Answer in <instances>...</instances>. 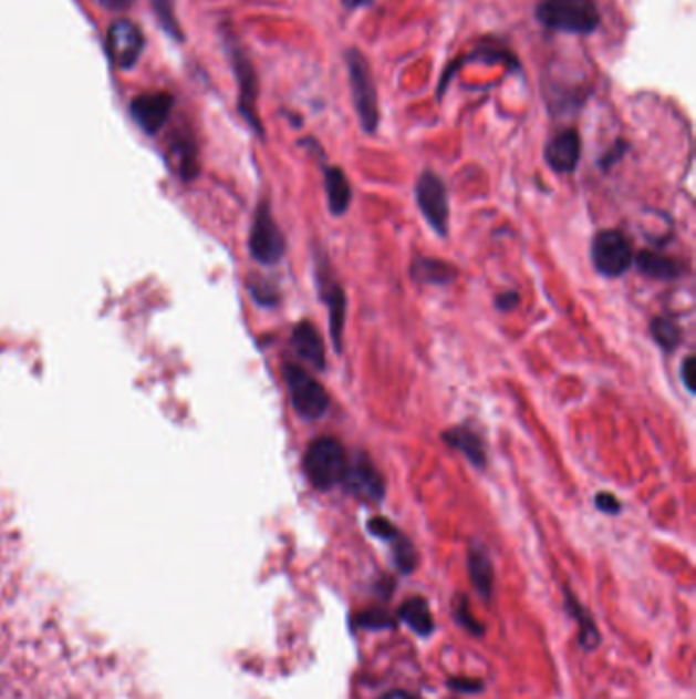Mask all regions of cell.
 Here are the masks:
<instances>
[{"label":"cell","instance_id":"10","mask_svg":"<svg viewBox=\"0 0 696 699\" xmlns=\"http://www.w3.org/2000/svg\"><path fill=\"white\" fill-rule=\"evenodd\" d=\"M466 62H482V64H502V66L509 68L511 72H519L521 66H519V60H517V55L515 53L509 52L507 48H502L499 43H490V40L485 41V43H480L472 53H466V55H461L458 58L456 62H451L449 68L446 70V74L442 76V82H439V86H437V96L442 99L444 93H446L447 84H449V80L451 76L460 70Z\"/></svg>","mask_w":696,"mask_h":699},{"label":"cell","instance_id":"14","mask_svg":"<svg viewBox=\"0 0 696 699\" xmlns=\"http://www.w3.org/2000/svg\"><path fill=\"white\" fill-rule=\"evenodd\" d=\"M292 346L307 364H311L316 370L325 369V364H328L325 348H323V340H321V333L316 330L315 323H311L307 319L301 321L292 331Z\"/></svg>","mask_w":696,"mask_h":699},{"label":"cell","instance_id":"15","mask_svg":"<svg viewBox=\"0 0 696 699\" xmlns=\"http://www.w3.org/2000/svg\"><path fill=\"white\" fill-rule=\"evenodd\" d=\"M442 438H444V442L449 449L461 452L468 461L472 462L476 469H485L487 466L485 442L470 428H451V430H446Z\"/></svg>","mask_w":696,"mask_h":699},{"label":"cell","instance_id":"30","mask_svg":"<svg viewBox=\"0 0 696 699\" xmlns=\"http://www.w3.org/2000/svg\"><path fill=\"white\" fill-rule=\"evenodd\" d=\"M627 150H630L627 142L619 140L617 144L611 145V147H609V152H606L603 158H601V168H603V171H609L611 166H615L619 160L623 158V156L627 154Z\"/></svg>","mask_w":696,"mask_h":699},{"label":"cell","instance_id":"25","mask_svg":"<svg viewBox=\"0 0 696 699\" xmlns=\"http://www.w3.org/2000/svg\"><path fill=\"white\" fill-rule=\"evenodd\" d=\"M395 624L393 616L381 607H370L354 616V626L360 630H391L395 628Z\"/></svg>","mask_w":696,"mask_h":699},{"label":"cell","instance_id":"28","mask_svg":"<svg viewBox=\"0 0 696 699\" xmlns=\"http://www.w3.org/2000/svg\"><path fill=\"white\" fill-rule=\"evenodd\" d=\"M368 532L374 534L376 538L388 542L391 538H395L401 530L396 528L395 524L388 522L386 517H372L368 522Z\"/></svg>","mask_w":696,"mask_h":699},{"label":"cell","instance_id":"18","mask_svg":"<svg viewBox=\"0 0 696 699\" xmlns=\"http://www.w3.org/2000/svg\"><path fill=\"white\" fill-rule=\"evenodd\" d=\"M321 297L329 309V330L331 340L337 352L343 348V328H345V292L337 282H331L329 287H323Z\"/></svg>","mask_w":696,"mask_h":699},{"label":"cell","instance_id":"7","mask_svg":"<svg viewBox=\"0 0 696 699\" xmlns=\"http://www.w3.org/2000/svg\"><path fill=\"white\" fill-rule=\"evenodd\" d=\"M251 256L260 265H277L278 260L284 256L287 241L280 232L270 207L263 203L253 217L250 236Z\"/></svg>","mask_w":696,"mask_h":699},{"label":"cell","instance_id":"36","mask_svg":"<svg viewBox=\"0 0 696 699\" xmlns=\"http://www.w3.org/2000/svg\"><path fill=\"white\" fill-rule=\"evenodd\" d=\"M381 699H419L415 698L413 693H408V691H401V689H396V691H388L386 696H382Z\"/></svg>","mask_w":696,"mask_h":699},{"label":"cell","instance_id":"35","mask_svg":"<svg viewBox=\"0 0 696 699\" xmlns=\"http://www.w3.org/2000/svg\"><path fill=\"white\" fill-rule=\"evenodd\" d=\"M342 4L345 9H347V11H357V9L370 7V4H372V0H342Z\"/></svg>","mask_w":696,"mask_h":699},{"label":"cell","instance_id":"8","mask_svg":"<svg viewBox=\"0 0 696 699\" xmlns=\"http://www.w3.org/2000/svg\"><path fill=\"white\" fill-rule=\"evenodd\" d=\"M342 485L350 495H354L355 500H364V502L381 503L386 495L384 476L364 452L354 454L352 461L347 459Z\"/></svg>","mask_w":696,"mask_h":699},{"label":"cell","instance_id":"2","mask_svg":"<svg viewBox=\"0 0 696 699\" xmlns=\"http://www.w3.org/2000/svg\"><path fill=\"white\" fill-rule=\"evenodd\" d=\"M345 68H347L350 91H352V101H354L360 125L366 133H376L381 123V106H378V91L372 76L368 58L357 48H350L345 52Z\"/></svg>","mask_w":696,"mask_h":699},{"label":"cell","instance_id":"32","mask_svg":"<svg viewBox=\"0 0 696 699\" xmlns=\"http://www.w3.org/2000/svg\"><path fill=\"white\" fill-rule=\"evenodd\" d=\"M693 370H695V358L688 357L681 367V377H683V383L688 393H695V377H693Z\"/></svg>","mask_w":696,"mask_h":699},{"label":"cell","instance_id":"19","mask_svg":"<svg viewBox=\"0 0 696 699\" xmlns=\"http://www.w3.org/2000/svg\"><path fill=\"white\" fill-rule=\"evenodd\" d=\"M325 191H328L329 212L335 217H342L352 203V186L342 168L331 166L325 171Z\"/></svg>","mask_w":696,"mask_h":699},{"label":"cell","instance_id":"6","mask_svg":"<svg viewBox=\"0 0 696 699\" xmlns=\"http://www.w3.org/2000/svg\"><path fill=\"white\" fill-rule=\"evenodd\" d=\"M415 197L423 217L439 236H447L449 229V198L444 181L432 171H425L415 186Z\"/></svg>","mask_w":696,"mask_h":699},{"label":"cell","instance_id":"29","mask_svg":"<svg viewBox=\"0 0 696 699\" xmlns=\"http://www.w3.org/2000/svg\"><path fill=\"white\" fill-rule=\"evenodd\" d=\"M447 687L460 693H480L482 691V681L480 679H468V677H454L447 681Z\"/></svg>","mask_w":696,"mask_h":699},{"label":"cell","instance_id":"9","mask_svg":"<svg viewBox=\"0 0 696 699\" xmlns=\"http://www.w3.org/2000/svg\"><path fill=\"white\" fill-rule=\"evenodd\" d=\"M144 33L129 19L115 21L106 33V52L115 66L127 70L137 64L139 55L144 53Z\"/></svg>","mask_w":696,"mask_h":699},{"label":"cell","instance_id":"5","mask_svg":"<svg viewBox=\"0 0 696 699\" xmlns=\"http://www.w3.org/2000/svg\"><path fill=\"white\" fill-rule=\"evenodd\" d=\"M591 258L599 275L606 278L621 277L633 265L630 239L617 229H603L592 239Z\"/></svg>","mask_w":696,"mask_h":699},{"label":"cell","instance_id":"17","mask_svg":"<svg viewBox=\"0 0 696 699\" xmlns=\"http://www.w3.org/2000/svg\"><path fill=\"white\" fill-rule=\"evenodd\" d=\"M468 573L472 580L474 589L478 595L488 602L492 595V583H495V567L488 556L487 548L474 544L468 551Z\"/></svg>","mask_w":696,"mask_h":699},{"label":"cell","instance_id":"16","mask_svg":"<svg viewBox=\"0 0 696 699\" xmlns=\"http://www.w3.org/2000/svg\"><path fill=\"white\" fill-rule=\"evenodd\" d=\"M411 278L417 285H435V287H446L458 278V268L449 265L446 260L437 258H415L411 265Z\"/></svg>","mask_w":696,"mask_h":699},{"label":"cell","instance_id":"31","mask_svg":"<svg viewBox=\"0 0 696 699\" xmlns=\"http://www.w3.org/2000/svg\"><path fill=\"white\" fill-rule=\"evenodd\" d=\"M594 505H596L603 514L615 515L621 512V503H619L617 497H615L613 493H606V491L596 495Z\"/></svg>","mask_w":696,"mask_h":699},{"label":"cell","instance_id":"20","mask_svg":"<svg viewBox=\"0 0 696 699\" xmlns=\"http://www.w3.org/2000/svg\"><path fill=\"white\" fill-rule=\"evenodd\" d=\"M565 609L568 614L576 620L580 628V647L586 650H594L601 645V633L596 628V621L592 620L591 614L586 611V607L580 604L574 595L565 589Z\"/></svg>","mask_w":696,"mask_h":699},{"label":"cell","instance_id":"11","mask_svg":"<svg viewBox=\"0 0 696 699\" xmlns=\"http://www.w3.org/2000/svg\"><path fill=\"white\" fill-rule=\"evenodd\" d=\"M580 156H582V140L576 130L555 133L543 152L546 164L558 174H570L576 171Z\"/></svg>","mask_w":696,"mask_h":699},{"label":"cell","instance_id":"1","mask_svg":"<svg viewBox=\"0 0 696 699\" xmlns=\"http://www.w3.org/2000/svg\"><path fill=\"white\" fill-rule=\"evenodd\" d=\"M536 19L550 31L570 35H592L601 27L594 0H539Z\"/></svg>","mask_w":696,"mask_h":699},{"label":"cell","instance_id":"13","mask_svg":"<svg viewBox=\"0 0 696 699\" xmlns=\"http://www.w3.org/2000/svg\"><path fill=\"white\" fill-rule=\"evenodd\" d=\"M174 99L168 93L137 96L132 103V117L145 133H158L170 117Z\"/></svg>","mask_w":696,"mask_h":699},{"label":"cell","instance_id":"12","mask_svg":"<svg viewBox=\"0 0 696 699\" xmlns=\"http://www.w3.org/2000/svg\"><path fill=\"white\" fill-rule=\"evenodd\" d=\"M231 62H233L237 82H239V109H241V115L248 120V123L256 132L262 133V123H260L258 113H256V101H258L256 72L251 68L250 60L237 48H233V52H231Z\"/></svg>","mask_w":696,"mask_h":699},{"label":"cell","instance_id":"27","mask_svg":"<svg viewBox=\"0 0 696 699\" xmlns=\"http://www.w3.org/2000/svg\"><path fill=\"white\" fill-rule=\"evenodd\" d=\"M454 614H456V620L460 621L468 633L474 634V636H482L485 634V626L476 621L472 611H470V606H468V602L464 597H461L460 604L454 609Z\"/></svg>","mask_w":696,"mask_h":699},{"label":"cell","instance_id":"23","mask_svg":"<svg viewBox=\"0 0 696 699\" xmlns=\"http://www.w3.org/2000/svg\"><path fill=\"white\" fill-rule=\"evenodd\" d=\"M650 330H652V338L656 340L657 346L668 354H672L683 340V331L671 317H656L650 323Z\"/></svg>","mask_w":696,"mask_h":699},{"label":"cell","instance_id":"4","mask_svg":"<svg viewBox=\"0 0 696 699\" xmlns=\"http://www.w3.org/2000/svg\"><path fill=\"white\" fill-rule=\"evenodd\" d=\"M290 403L302 420H321L329 410V395L325 387L313 379L307 370L297 364H284L282 369Z\"/></svg>","mask_w":696,"mask_h":699},{"label":"cell","instance_id":"22","mask_svg":"<svg viewBox=\"0 0 696 699\" xmlns=\"http://www.w3.org/2000/svg\"><path fill=\"white\" fill-rule=\"evenodd\" d=\"M637 268L642 275L654 278V280H674L683 273V268L674 258L647 250L637 256Z\"/></svg>","mask_w":696,"mask_h":699},{"label":"cell","instance_id":"26","mask_svg":"<svg viewBox=\"0 0 696 699\" xmlns=\"http://www.w3.org/2000/svg\"><path fill=\"white\" fill-rule=\"evenodd\" d=\"M152 7H154V13L158 17L159 25L164 27V31L174 40H183L180 25L176 19V0H152Z\"/></svg>","mask_w":696,"mask_h":699},{"label":"cell","instance_id":"3","mask_svg":"<svg viewBox=\"0 0 696 699\" xmlns=\"http://www.w3.org/2000/svg\"><path fill=\"white\" fill-rule=\"evenodd\" d=\"M302 469L313 487L329 491L342 485L347 469V454L335 438L323 435L309 444L302 459Z\"/></svg>","mask_w":696,"mask_h":699},{"label":"cell","instance_id":"34","mask_svg":"<svg viewBox=\"0 0 696 699\" xmlns=\"http://www.w3.org/2000/svg\"><path fill=\"white\" fill-rule=\"evenodd\" d=\"M108 11H125L133 4V0H98Z\"/></svg>","mask_w":696,"mask_h":699},{"label":"cell","instance_id":"24","mask_svg":"<svg viewBox=\"0 0 696 699\" xmlns=\"http://www.w3.org/2000/svg\"><path fill=\"white\" fill-rule=\"evenodd\" d=\"M391 546H393V561H395V567L403 573V575H411L417 563H419V556L417 551L413 546V542L408 541L407 536L403 532H398L395 538H391Z\"/></svg>","mask_w":696,"mask_h":699},{"label":"cell","instance_id":"33","mask_svg":"<svg viewBox=\"0 0 696 699\" xmlns=\"http://www.w3.org/2000/svg\"><path fill=\"white\" fill-rule=\"evenodd\" d=\"M519 301H521L519 292H515V290L502 292V295L497 297V309H500V311H512V309L519 307Z\"/></svg>","mask_w":696,"mask_h":699},{"label":"cell","instance_id":"21","mask_svg":"<svg viewBox=\"0 0 696 699\" xmlns=\"http://www.w3.org/2000/svg\"><path fill=\"white\" fill-rule=\"evenodd\" d=\"M398 620L405 621L408 628L419 636H429L435 630L432 611L423 597L407 599L398 609Z\"/></svg>","mask_w":696,"mask_h":699}]
</instances>
